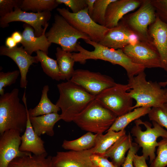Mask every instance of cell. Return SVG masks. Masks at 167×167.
<instances>
[{
	"label": "cell",
	"mask_w": 167,
	"mask_h": 167,
	"mask_svg": "<svg viewBox=\"0 0 167 167\" xmlns=\"http://www.w3.org/2000/svg\"><path fill=\"white\" fill-rule=\"evenodd\" d=\"M84 41L93 47L94 49L92 51L87 50L78 42L76 49L78 53H72V57L75 62L84 64L88 59L108 61L123 67L126 72L128 79L144 71L145 69L143 66L133 62L121 49L110 48L90 40Z\"/></svg>",
	"instance_id": "obj_1"
},
{
	"label": "cell",
	"mask_w": 167,
	"mask_h": 167,
	"mask_svg": "<svg viewBox=\"0 0 167 167\" xmlns=\"http://www.w3.org/2000/svg\"><path fill=\"white\" fill-rule=\"evenodd\" d=\"M19 89H13L0 96V134L9 130L24 132L27 120L28 108L25 91L22 101L24 105L20 101Z\"/></svg>",
	"instance_id": "obj_2"
},
{
	"label": "cell",
	"mask_w": 167,
	"mask_h": 167,
	"mask_svg": "<svg viewBox=\"0 0 167 167\" xmlns=\"http://www.w3.org/2000/svg\"><path fill=\"white\" fill-rule=\"evenodd\" d=\"M59 98L56 105L61 110V120L73 122L75 117L95 99L92 95L70 80L57 84Z\"/></svg>",
	"instance_id": "obj_3"
},
{
	"label": "cell",
	"mask_w": 167,
	"mask_h": 167,
	"mask_svg": "<svg viewBox=\"0 0 167 167\" xmlns=\"http://www.w3.org/2000/svg\"><path fill=\"white\" fill-rule=\"evenodd\" d=\"M144 71L128 79L129 93L136 101L133 110L140 107H160L167 103V89L161 87V83L148 81Z\"/></svg>",
	"instance_id": "obj_4"
},
{
	"label": "cell",
	"mask_w": 167,
	"mask_h": 167,
	"mask_svg": "<svg viewBox=\"0 0 167 167\" xmlns=\"http://www.w3.org/2000/svg\"><path fill=\"white\" fill-rule=\"evenodd\" d=\"M117 117L95 99L73 122L82 130L97 134L106 131Z\"/></svg>",
	"instance_id": "obj_5"
},
{
	"label": "cell",
	"mask_w": 167,
	"mask_h": 167,
	"mask_svg": "<svg viewBox=\"0 0 167 167\" xmlns=\"http://www.w3.org/2000/svg\"><path fill=\"white\" fill-rule=\"evenodd\" d=\"M153 127L149 122L139 119L135 121V125L131 133L135 137V143L142 148L143 155L146 160L148 158L151 163L156 157V148L158 145L157 139L161 137L167 138V131L154 121Z\"/></svg>",
	"instance_id": "obj_6"
},
{
	"label": "cell",
	"mask_w": 167,
	"mask_h": 167,
	"mask_svg": "<svg viewBox=\"0 0 167 167\" xmlns=\"http://www.w3.org/2000/svg\"><path fill=\"white\" fill-rule=\"evenodd\" d=\"M45 35L50 43L58 44L63 50L71 53L77 52L76 45L78 40H91L88 35L76 29L58 14L55 15L54 22Z\"/></svg>",
	"instance_id": "obj_7"
},
{
	"label": "cell",
	"mask_w": 167,
	"mask_h": 167,
	"mask_svg": "<svg viewBox=\"0 0 167 167\" xmlns=\"http://www.w3.org/2000/svg\"><path fill=\"white\" fill-rule=\"evenodd\" d=\"M156 17V11L151 0H143L137 11L126 15L120 20L137 36L140 41L153 44L148 34V28Z\"/></svg>",
	"instance_id": "obj_8"
},
{
	"label": "cell",
	"mask_w": 167,
	"mask_h": 167,
	"mask_svg": "<svg viewBox=\"0 0 167 167\" xmlns=\"http://www.w3.org/2000/svg\"><path fill=\"white\" fill-rule=\"evenodd\" d=\"M127 84L116 83L96 96L95 99L117 117L133 110V99Z\"/></svg>",
	"instance_id": "obj_9"
},
{
	"label": "cell",
	"mask_w": 167,
	"mask_h": 167,
	"mask_svg": "<svg viewBox=\"0 0 167 167\" xmlns=\"http://www.w3.org/2000/svg\"><path fill=\"white\" fill-rule=\"evenodd\" d=\"M57 10L70 24L88 35L92 41L99 43L109 29L92 20L88 13L87 7L77 13L70 12L65 8H58Z\"/></svg>",
	"instance_id": "obj_10"
},
{
	"label": "cell",
	"mask_w": 167,
	"mask_h": 167,
	"mask_svg": "<svg viewBox=\"0 0 167 167\" xmlns=\"http://www.w3.org/2000/svg\"><path fill=\"white\" fill-rule=\"evenodd\" d=\"M121 49L134 63L145 68H162L160 55L153 43L139 41Z\"/></svg>",
	"instance_id": "obj_11"
},
{
	"label": "cell",
	"mask_w": 167,
	"mask_h": 167,
	"mask_svg": "<svg viewBox=\"0 0 167 167\" xmlns=\"http://www.w3.org/2000/svg\"><path fill=\"white\" fill-rule=\"evenodd\" d=\"M70 80L95 96L116 84L109 76L82 69L75 70Z\"/></svg>",
	"instance_id": "obj_12"
},
{
	"label": "cell",
	"mask_w": 167,
	"mask_h": 167,
	"mask_svg": "<svg viewBox=\"0 0 167 167\" xmlns=\"http://www.w3.org/2000/svg\"><path fill=\"white\" fill-rule=\"evenodd\" d=\"M50 11L42 12H28L22 11L20 8L15 9L12 12L0 18V26L5 28L9 23L15 21L24 22L32 26L34 30L35 35L39 36L42 34L44 28L51 19Z\"/></svg>",
	"instance_id": "obj_13"
},
{
	"label": "cell",
	"mask_w": 167,
	"mask_h": 167,
	"mask_svg": "<svg viewBox=\"0 0 167 167\" xmlns=\"http://www.w3.org/2000/svg\"><path fill=\"white\" fill-rule=\"evenodd\" d=\"M21 133L9 130L0 135V167H7L15 158L32 155V153L19 150L21 144Z\"/></svg>",
	"instance_id": "obj_14"
},
{
	"label": "cell",
	"mask_w": 167,
	"mask_h": 167,
	"mask_svg": "<svg viewBox=\"0 0 167 167\" xmlns=\"http://www.w3.org/2000/svg\"><path fill=\"white\" fill-rule=\"evenodd\" d=\"M140 41L139 38L120 20L118 25L109 29L98 43L108 48L122 49L126 46Z\"/></svg>",
	"instance_id": "obj_15"
},
{
	"label": "cell",
	"mask_w": 167,
	"mask_h": 167,
	"mask_svg": "<svg viewBox=\"0 0 167 167\" xmlns=\"http://www.w3.org/2000/svg\"><path fill=\"white\" fill-rule=\"evenodd\" d=\"M0 55L8 57L15 62L20 72V87L22 88H26L28 82L27 74L29 67L33 64L39 62L37 56L29 55L22 46H16L10 49L4 45L0 47Z\"/></svg>",
	"instance_id": "obj_16"
},
{
	"label": "cell",
	"mask_w": 167,
	"mask_h": 167,
	"mask_svg": "<svg viewBox=\"0 0 167 167\" xmlns=\"http://www.w3.org/2000/svg\"><path fill=\"white\" fill-rule=\"evenodd\" d=\"M91 149L82 151L58 152L52 157L54 167H95L91 159Z\"/></svg>",
	"instance_id": "obj_17"
},
{
	"label": "cell",
	"mask_w": 167,
	"mask_h": 167,
	"mask_svg": "<svg viewBox=\"0 0 167 167\" xmlns=\"http://www.w3.org/2000/svg\"><path fill=\"white\" fill-rule=\"evenodd\" d=\"M143 0H115L108 6L105 27L110 29L117 26L126 14L139 7Z\"/></svg>",
	"instance_id": "obj_18"
},
{
	"label": "cell",
	"mask_w": 167,
	"mask_h": 167,
	"mask_svg": "<svg viewBox=\"0 0 167 167\" xmlns=\"http://www.w3.org/2000/svg\"><path fill=\"white\" fill-rule=\"evenodd\" d=\"M148 32L160 55L162 68L167 72V23L156 14L155 21L148 27Z\"/></svg>",
	"instance_id": "obj_19"
},
{
	"label": "cell",
	"mask_w": 167,
	"mask_h": 167,
	"mask_svg": "<svg viewBox=\"0 0 167 167\" xmlns=\"http://www.w3.org/2000/svg\"><path fill=\"white\" fill-rule=\"evenodd\" d=\"M49 26L48 23L44 28L42 35L39 36H35L34 30L29 25L24 24V30L22 33L23 40L21 43L25 50L29 55H31L33 53L41 51L46 54H48V49L51 45L48 40L45 33Z\"/></svg>",
	"instance_id": "obj_20"
},
{
	"label": "cell",
	"mask_w": 167,
	"mask_h": 167,
	"mask_svg": "<svg viewBox=\"0 0 167 167\" xmlns=\"http://www.w3.org/2000/svg\"><path fill=\"white\" fill-rule=\"evenodd\" d=\"M28 120L24 134L21 136V144L19 150L23 152L32 153L39 155L46 152L44 147V142L34 131L32 126L27 110Z\"/></svg>",
	"instance_id": "obj_21"
},
{
	"label": "cell",
	"mask_w": 167,
	"mask_h": 167,
	"mask_svg": "<svg viewBox=\"0 0 167 167\" xmlns=\"http://www.w3.org/2000/svg\"><path fill=\"white\" fill-rule=\"evenodd\" d=\"M132 142L130 133L126 134L119 139L102 156L110 158L114 165L120 167L125 161V154L129 149Z\"/></svg>",
	"instance_id": "obj_22"
},
{
	"label": "cell",
	"mask_w": 167,
	"mask_h": 167,
	"mask_svg": "<svg viewBox=\"0 0 167 167\" xmlns=\"http://www.w3.org/2000/svg\"><path fill=\"white\" fill-rule=\"evenodd\" d=\"M32 128L36 134L40 136L45 134L52 137L54 134L55 124L61 120L60 115L54 113L36 117H30Z\"/></svg>",
	"instance_id": "obj_23"
},
{
	"label": "cell",
	"mask_w": 167,
	"mask_h": 167,
	"mask_svg": "<svg viewBox=\"0 0 167 167\" xmlns=\"http://www.w3.org/2000/svg\"><path fill=\"white\" fill-rule=\"evenodd\" d=\"M46 152L41 155H35L17 157L7 167H54L52 157Z\"/></svg>",
	"instance_id": "obj_24"
},
{
	"label": "cell",
	"mask_w": 167,
	"mask_h": 167,
	"mask_svg": "<svg viewBox=\"0 0 167 167\" xmlns=\"http://www.w3.org/2000/svg\"><path fill=\"white\" fill-rule=\"evenodd\" d=\"M105 134H96L95 145L91 148L92 154L103 155L119 139L126 134L125 129L118 132L107 131Z\"/></svg>",
	"instance_id": "obj_25"
},
{
	"label": "cell",
	"mask_w": 167,
	"mask_h": 167,
	"mask_svg": "<svg viewBox=\"0 0 167 167\" xmlns=\"http://www.w3.org/2000/svg\"><path fill=\"white\" fill-rule=\"evenodd\" d=\"M55 53L61 80H70L75 70L74 66L75 62L72 53L64 51L59 47L56 49Z\"/></svg>",
	"instance_id": "obj_26"
},
{
	"label": "cell",
	"mask_w": 167,
	"mask_h": 167,
	"mask_svg": "<svg viewBox=\"0 0 167 167\" xmlns=\"http://www.w3.org/2000/svg\"><path fill=\"white\" fill-rule=\"evenodd\" d=\"M151 108L147 107H138L134 109L132 111L117 117L107 131L118 132L125 129L132 122L148 114Z\"/></svg>",
	"instance_id": "obj_27"
},
{
	"label": "cell",
	"mask_w": 167,
	"mask_h": 167,
	"mask_svg": "<svg viewBox=\"0 0 167 167\" xmlns=\"http://www.w3.org/2000/svg\"><path fill=\"white\" fill-rule=\"evenodd\" d=\"M49 90L48 85L43 87L39 103L34 108L28 109L29 117H36L54 113H58L60 110L59 107L52 102L48 98V92Z\"/></svg>",
	"instance_id": "obj_28"
},
{
	"label": "cell",
	"mask_w": 167,
	"mask_h": 167,
	"mask_svg": "<svg viewBox=\"0 0 167 167\" xmlns=\"http://www.w3.org/2000/svg\"><path fill=\"white\" fill-rule=\"evenodd\" d=\"M96 134L88 132L76 139L72 140H64L62 144L66 150L82 151L90 149L94 147Z\"/></svg>",
	"instance_id": "obj_29"
},
{
	"label": "cell",
	"mask_w": 167,
	"mask_h": 167,
	"mask_svg": "<svg viewBox=\"0 0 167 167\" xmlns=\"http://www.w3.org/2000/svg\"><path fill=\"white\" fill-rule=\"evenodd\" d=\"M58 5L56 0H22L20 8L22 11L26 12H51Z\"/></svg>",
	"instance_id": "obj_30"
},
{
	"label": "cell",
	"mask_w": 167,
	"mask_h": 167,
	"mask_svg": "<svg viewBox=\"0 0 167 167\" xmlns=\"http://www.w3.org/2000/svg\"><path fill=\"white\" fill-rule=\"evenodd\" d=\"M36 53L44 72L53 79L57 81L61 80L57 60L50 58L42 51L39 50Z\"/></svg>",
	"instance_id": "obj_31"
},
{
	"label": "cell",
	"mask_w": 167,
	"mask_h": 167,
	"mask_svg": "<svg viewBox=\"0 0 167 167\" xmlns=\"http://www.w3.org/2000/svg\"><path fill=\"white\" fill-rule=\"evenodd\" d=\"M115 0H96L91 18L96 23L105 26L106 11L109 5Z\"/></svg>",
	"instance_id": "obj_32"
},
{
	"label": "cell",
	"mask_w": 167,
	"mask_h": 167,
	"mask_svg": "<svg viewBox=\"0 0 167 167\" xmlns=\"http://www.w3.org/2000/svg\"><path fill=\"white\" fill-rule=\"evenodd\" d=\"M157 156L151 163L150 167H165L167 165V138L158 142Z\"/></svg>",
	"instance_id": "obj_33"
},
{
	"label": "cell",
	"mask_w": 167,
	"mask_h": 167,
	"mask_svg": "<svg viewBox=\"0 0 167 167\" xmlns=\"http://www.w3.org/2000/svg\"><path fill=\"white\" fill-rule=\"evenodd\" d=\"M148 114L150 120L155 122L167 131V103L160 107H152Z\"/></svg>",
	"instance_id": "obj_34"
},
{
	"label": "cell",
	"mask_w": 167,
	"mask_h": 167,
	"mask_svg": "<svg viewBox=\"0 0 167 167\" xmlns=\"http://www.w3.org/2000/svg\"><path fill=\"white\" fill-rule=\"evenodd\" d=\"M20 72L16 70L11 71L0 72V95L5 94L4 88L14 84L18 79Z\"/></svg>",
	"instance_id": "obj_35"
},
{
	"label": "cell",
	"mask_w": 167,
	"mask_h": 167,
	"mask_svg": "<svg viewBox=\"0 0 167 167\" xmlns=\"http://www.w3.org/2000/svg\"><path fill=\"white\" fill-rule=\"evenodd\" d=\"M22 0H0V16L2 17L12 12L15 8H20Z\"/></svg>",
	"instance_id": "obj_36"
},
{
	"label": "cell",
	"mask_w": 167,
	"mask_h": 167,
	"mask_svg": "<svg viewBox=\"0 0 167 167\" xmlns=\"http://www.w3.org/2000/svg\"><path fill=\"white\" fill-rule=\"evenodd\" d=\"M156 14L163 22L167 23V0H151Z\"/></svg>",
	"instance_id": "obj_37"
},
{
	"label": "cell",
	"mask_w": 167,
	"mask_h": 167,
	"mask_svg": "<svg viewBox=\"0 0 167 167\" xmlns=\"http://www.w3.org/2000/svg\"><path fill=\"white\" fill-rule=\"evenodd\" d=\"M59 4H63L69 7L72 12L77 13L87 7L86 0H56Z\"/></svg>",
	"instance_id": "obj_38"
},
{
	"label": "cell",
	"mask_w": 167,
	"mask_h": 167,
	"mask_svg": "<svg viewBox=\"0 0 167 167\" xmlns=\"http://www.w3.org/2000/svg\"><path fill=\"white\" fill-rule=\"evenodd\" d=\"M91 159L95 167H117L107 158L102 155L92 154Z\"/></svg>",
	"instance_id": "obj_39"
},
{
	"label": "cell",
	"mask_w": 167,
	"mask_h": 167,
	"mask_svg": "<svg viewBox=\"0 0 167 167\" xmlns=\"http://www.w3.org/2000/svg\"><path fill=\"white\" fill-rule=\"evenodd\" d=\"M139 148L137 143L132 142L125 161L122 165V167H134L133 164L134 156L136 154Z\"/></svg>",
	"instance_id": "obj_40"
},
{
	"label": "cell",
	"mask_w": 167,
	"mask_h": 167,
	"mask_svg": "<svg viewBox=\"0 0 167 167\" xmlns=\"http://www.w3.org/2000/svg\"><path fill=\"white\" fill-rule=\"evenodd\" d=\"M146 159L143 156L135 155L133 159V164L134 167H148L146 162Z\"/></svg>",
	"instance_id": "obj_41"
},
{
	"label": "cell",
	"mask_w": 167,
	"mask_h": 167,
	"mask_svg": "<svg viewBox=\"0 0 167 167\" xmlns=\"http://www.w3.org/2000/svg\"><path fill=\"white\" fill-rule=\"evenodd\" d=\"M11 36L17 44L21 43L23 40L22 34L18 31L14 32Z\"/></svg>",
	"instance_id": "obj_42"
},
{
	"label": "cell",
	"mask_w": 167,
	"mask_h": 167,
	"mask_svg": "<svg viewBox=\"0 0 167 167\" xmlns=\"http://www.w3.org/2000/svg\"><path fill=\"white\" fill-rule=\"evenodd\" d=\"M17 43L11 36L7 37L6 40V46L10 49L14 48L17 46Z\"/></svg>",
	"instance_id": "obj_43"
},
{
	"label": "cell",
	"mask_w": 167,
	"mask_h": 167,
	"mask_svg": "<svg viewBox=\"0 0 167 167\" xmlns=\"http://www.w3.org/2000/svg\"><path fill=\"white\" fill-rule=\"evenodd\" d=\"M96 0H86L88 13L91 17L94 9V4Z\"/></svg>",
	"instance_id": "obj_44"
},
{
	"label": "cell",
	"mask_w": 167,
	"mask_h": 167,
	"mask_svg": "<svg viewBox=\"0 0 167 167\" xmlns=\"http://www.w3.org/2000/svg\"><path fill=\"white\" fill-rule=\"evenodd\" d=\"M166 96H167V92L166 93Z\"/></svg>",
	"instance_id": "obj_45"
}]
</instances>
